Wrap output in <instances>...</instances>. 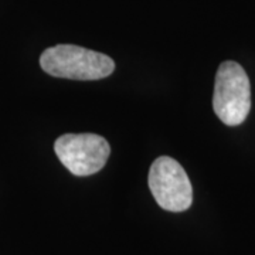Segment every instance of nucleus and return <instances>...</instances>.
Here are the masks:
<instances>
[{
  "label": "nucleus",
  "mask_w": 255,
  "mask_h": 255,
  "mask_svg": "<svg viewBox=\"0 0 255 255\" xmlns=\"http://www.w3.org/2000/svg\"><path fill=\"white\" fill-rule=\"evenodd\" d=\"M40 65L53 77L78 81L107 78L115 70L111 57L73 44L47 48L40 57Z\"/></svg>",
  "instance_id": "f257e3e1"
},
{
  "label": "nucleus",
  "mask_w": 255,
  "mask_h": 255,
  "mask_svg": "<svg viewBox=\"0 0 255 255\" xmlns=\"http://www.w3.org/2000/svg\"><path fill=\"white\" fill-rule=\"evenodd\" d=\"M213 110L227 127L243 124L251 111V84L244 68L236 61L220 64L216 74Z\"/></svg>",
  "instance_id": "f03ea898"
},
{
  "label": "nucleus",
  "mask_w": 255,
  "mask_h": 255,
  "mask_svg": "<svg viewBox=\"0 0 255 255\" xmlns=\"http://www.w3.org/2000/svg\"><path fill=\"white\" fill-rule=\"evenodd\" d=\"M149 189L156 203L167 211L180 213L190 209L193 187L182 164L169 156H160L150 166Z\"/></svg>",
  "instance_id": "7ed1b4c3"
},
{
  "label": "nucleus",
  "mask_w": 255,
  "mask_h": 255,
  "mask_svg": "<svg viewBox=\"0 0 255 255\" xmlns=\"http://www.w3.org/2000/svg\"><path fill=\"white\" fill-rule=\"evenodd\" d=\"M54 152L74 176H91L105 166L111 147L95 133H67L55 140Z\"/></svg>",
  "instance_id": "20e7f679"
}]
</instances>
